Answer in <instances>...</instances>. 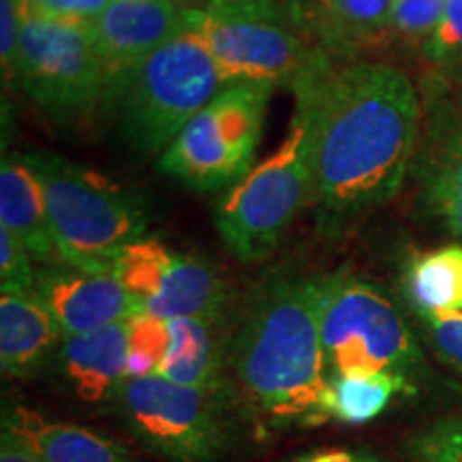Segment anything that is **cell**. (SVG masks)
<instances>
[{
    "label": "cell",
    "instance_id": "cell-25",
    "mask_svg": "<svg viewBox=\"0 0 462 462\" xmlns=\"http://www.w3.org/2000/svg\"><path fill=\"white\" fill-rule=\"evenodd\" d=\"M446 0H394L390 14V32L404 42H429L441 22Z\"/></svg>",
    "mask_w": 462,
    "mask_h": 462
},
{
    "label": "cell",
    "instance_id": "cell-8",
    "mask_svg": "<svg viewBox=\"0 0 462 462\" xmlns=\"http://www.w3.org/2000/svg\"><path fill=\"white\" fill-rule=\"evenodd\" d=\"M274 86L225 84L161 154L159 170L195 190L223 189L251 171Z\"/></svg>",
    "mask_w": 462,
    "mask_h": 462
},
{
    "label": "cell",
    "instance_id": "cell-15",
    "mask_svg": "<svg viewBox=\"0 0 462 462\" xmlns=\"http://www.w3.org/2000/svg\"><path fill=\"white\" fill-rule=\"evenodd\" d=\"M0 225L28 248L34 262L62 263L39 178L24 154H5L0 167Z\"/></svg>",
    "mask_w": 462,
    "mask_h": 462
},
{
    "label": "cell",
    "instance_id": "cell-11",
    "mask_svg": "<svg viewBox=\"0 0 462 462\" xmlns=\"http://www.w3.org/2000/svg\"><path fill=\"white\" fill-rule=\"evenodd\" d=\"M114 276L142 304L143 313L215 323L227 304V291L210 265L178 255L157 240H137L116 257Z\"/></svg>",
    "mask_w": 462,
    "mask_h": 462
},
{
    "label": "cell",
    "instance_id": "cell-22",
    "mask_svg": "<svg viewBox=\"0 0 462 462\" xmlns=\"http://www.w3.org/2000/svg\"><path fill=\"white\" fill-rule=\"evenodd\" d=\"M429 195L439 217L462 238V120L439 143L430 165Z\"/></svg>",
    "mask_w": 462,
    "mask_h": 462
},
{
    "label": "cell",
    "instance_id": "cell-30",
    "mask_svg": "<svg viewBox=\"0 0 462 462\" xmlns=\"http://www.w3.org/2000/svg\"><path fill=\"white\" fill-rule=\"evenodd\" d=\"M114 0H24V7L34 14L56 17V20L90 24Z\"/></svg>",
    "mask_w": 462,
    "mask_h": 462
},
{
    "label": "cell",
    "instance_id": "cell-21",
    "mask_svg": "<svg viewBox=\"0 0 462 462\" xmlns=\"http://www.w3.org/2000/svg\"><path fill=\"white\" fill-rule=\"evenodd\" d=\"M407 296L421 317L462 310V246L421 253L407 270Z\"/></svg>",
    "mask_w": 462,
    "mask_h": 462
},
{
    "label": "cell",
    "instance_id": "cell-6",
    "mask_svg": "<svg viewBox=\"0 0 462 462\" xmlns=\"http://www.w3.org/2000/svg\"><path fill=\"white\" fill-rule=\"evenodd\" d=\"M310 198L309 129L296 112L279 150L253 167L218 204L217 229L236 257L255 262L273 251Z\"/></svg>",
    "mask_w": 462,
    "mask_h": 462
},
{
    "label": "cell",
    "instance_id": "cell-26",
    "mask_svg": "<svg viewBox=\"0 0 462 462\" xmlns=\"http://www.w3.org/2000/svg\"><path fill=\"white\" fill-rule=\"evenodd\" d=\"M424 54L439 67L462 71V0H446L441 22L424 43Z\"/></svg>",
    "mask_w": 462,
    "mask_h": 462
},
{
    "label": "cell",
    "instance_id": "cell-28",
    "mask_svg": "<svg viewBox=\"0 0 462 462\" xmlns=\"http://www.w3.org/2000/svg\"><path fill=\"white\" fill-rule=\"evenodd\" d=\"M424 321L439 357L462 374V310L426 315Z\"/></svg>",
    "mask_w": 462,
    "mask_h": 462
},
{
    "label": "cell",
    "instance_id": "cell-1",
    "mask_svg": "<svg viewBox=\"0 0 462 462\" xmlns=\"http://www.w3.org/2000/svg\"><path fill=\"white\" fill-rule=\"evenodd\" d=\"M309 129L313 199L330 223L390 201L420 126L411 79L383 62H332L291 90Z\"/></svg>",
    "mask_w": 462,
    "mask_h": 462
},
{
    "label": "cell",
    "instance_id": "cell-17",
    "mask_svg": "<svg viewBox=\"0 0 462 462\" xmlns=\"http://www.w3.org/2000/svg\"><path fill=\"white\" fill-rule=\"evenodd\" d=\"M3 429L20 437L45 462H133L131 454L112 439L26 407L5 411Z\"/></svg>",
    "mask_w": 462,
    "mask_h": 462
},
{
    "label": "cell",
    "instance_id": "cell-9",
    "mask_svg": "<svg viewBox=\"0 0 462 462\" xmlns=\"http://www.w3.org/2000/svg\"><path fill=\"white\" fill-rule=\"evenodd\" d=\"M215 394L148 374L126 379L118 402L150 452L167 462H218L231 446V429Z\"/></svg>",
    "mask_w": 462,
    "mask_h": 462
},
{
    "label": "cell",
    "instance_id": "cell-3",
    "mask_svg": "<svg viewBox=\"0 0 462 462\" xmlns=\"http://www.w3.org/2000/svg\"><path fill=\"white\" fill-rule=\"evenodd\" d=\"M42 182L62 263L95 274H114L125 246L143 240L146 208L99 173L50 152H26Z\"/></svg>",
    "mask_w": 462,
    "mask_h": 462
},
{
    "label": "cell",
    "instance_id": "cell-29",
    "mask_svg": "<svg viewBox=\"0 0 462 462\" xmlns=\"http://www.w3.org/2000/svg\"><path fill=\"white\" fill-rule=\"evenodd\" d=\"M22 34V0H0V62L3 78L14 82Z\"/></svg>",
    "mask_w": 462,
    "mask_h": 462
},
{
    "label": "cell",
    "instance_id": "cell-31",
    "mask_svg": "<svg viewBox=\"0 0 462 462\" xmlns=\"http://www.w3.org/2000/svg\"><path fill=\"white\" fill-rule=\"evenodd\" d=\"M0 462H45L9 429L0 432Z\"/></svg>",
    "mask_w": 462,
    "mask_h": 462
},
{
    "label": "cell",
    "instance_id": "cell-7",
    "mask_svg": "<svg viewBox=\"0 0 462 462\" xmlns=\"http://www.w3.org/2000/svg\"><path fill=\"white\" fill-rule=\"evenodd\" d=\"M321 340L328 377L394 373L409 377L420 349L392 300L351 274L321 279Z\"/></svg>",
    "mask_w": 462,
    "mask_h": 462
},
{
    "label": "cell",
    "instance_id": "cell-4",
    "mask_svg": "<svg viewBox=\"0 0 462 462\" xmlns=\"http://www.w3.org/2000/svg\"><path fill=\"white\" fill-rule=\"evenodd\" d=\"M223 84L215 58L187 28L143 62L112 106L125 142L142 154L165 152Z\"/></svg>",
    "mask_w": 462,
    "mask_h": 462
},
{
    "label": "cell",
    "instance_id": "cell-24",
    "mask_svg": "<svg viewBox=\"0 0 462 462\" xmlns=\"http://www.w3.org/2000/svg\"><path fill=\"white\" fill-rule=\"evenodd\" d=\"M404 449L413 462H462V413L420 430Z\"/></svg>",
    "mask_w": 462,
    "mask_h": 462
},
{
    "label": "cell",
    "instance_id": "cell-19",
    "mask_svg": "<svg viewBox=\"0 0 462 462\" xmlns=\"http://www.w3.org/2000/svg\"><path fill=\"white\" fill-rule=\"evenodd\" d=\"M171 345L157 374L187 388L218 392L221 388V351L210 321L173 319Z\"/></svg>",
    "mask_w": 462,
    "mask_h": 462
},
{
    "label": "cell",
    "instance_id": "cell-23",
    "mask_svg": "<svg viewBox=\"0 0 462 462\" xmlns=\"http://www.w3.org/2000/svg\"><path fill=\"white\" fill-rule=\"evenodd\" d=\"M171 345L170 321L142 313L129 321V377L157 374Z\"/></svg>",
    "mask_w": 462,
    "mask_h": 462
},
{
    "label": "cell",
    "instance_id": "cell-32",
    "mask_svg": "<svg viewBox=\"0 0 462 462\" xmlns=\"http://www.w3.org/2000/svg\"><path fill=\"white\" fill-rule=\"evenodd\" d=\"M289 462H385L374 454L356 452V449H321V452H310L293 458Z\"/></svg>",
    "mask_w": 462,
    "mask_h": 462
},
{
    "label": "cell",
    "instance_id": "cell-10",
    "mask_svg": "<svg viewBox=\"0 0 462 462\" xmlns=\"http://www.w3.org/2000/svg\"><path fill=\"white\" fill-rule=\"evenodd\" d=\"M187 28L215 58L225 84L257 82L293 90L337 62L319 45L279 22L189 9Z\"/></svg>",
    "mask_w": 462,
    "mask_h": 462
},
{
    "label": "cell",
    "instance_id": "cell-18",
    "mask_svg": "<svg viewBox=\"0 0 462 462\" xmlns=\"http://www.w3.org/2000/svg\"><path fill=\"white\" fill-rule=\"evenodd\" d=\"M394 0H321L317 43L337 58H349L390 34Z\"/></svg>",
    "mask_w": 462,
    "mask_h": 462
},
{
    "label": "cell",
    "instance_id": "cell-5",
    "mask_svg": "<svg viewBox=\"0 0 462 462\" xmlns=\"http://www.w3.org/2000/svg\"><path fill=\"white\" fill-rule=\"evenodd\" d=\"M14 82L56 125H73L106 101V69L88 24L34 14L22 0Z\"/></svg>",
    "mask_w": 462,
    "mask_h": 462
},
{
    "label": "cell",
    "instance_id": "cell-13",
    "mask_svg": "<svg viewBox=\"0 0 462 462\" xmlns=\"http://www.w3.org/2000/svg\"><path fill=\"white\" fill-rule=\"evenodd\" d=\"M34 291L48 306L65 337L131 321L143 309L114 274H95L67 263L37 270Z\"/></svg>",
    "mask_w": 462,
    "mask_h": 462
},
{
    "label": "cell",
    "instance_id": "cell-16",
    "mask_svg": "<svg viewBox=\"0 0 462 462\" xmlns=\"http://www.w3.org/2000/svg\"><path fill=\"white\" fill-rule=\"evenodd\" d=\"M65 338L37 291L0 296V366L9 377H26L42 366L58 340Z\"/></svg>",
    "mask_w": 462,
    "mask_h": 462
},
{
    "label": "cell",
    "instance_id": "cell-34",
    "mask_svg": "<svg viewBox=\"0 0 462 462\" xmlns=\"http://www.w3.org/2000/svg\"><path fill=\"white\" fill-rule=\"evenodd\" d=\"M460 79H462V71H460Z\"/></svg>",
    "mask_w": 462,
    "mask_h": 462
},
{
    "label": "cell",
    "instance_id": "cell-2",
    "mask_svg": "<svg viewBox=\"0 0 462 462\" xmlns=\"http://www.w3.org/2000/svg\"><path fill=\"white\" fill-rule=\"evenodd\" d=\"M234 366L253 407L279 426L328 421L321 279L270 285L242 321Z\"/></svg>",
    "mask_w": 462,
    "mask_h": 462
},
{
    "label": "cell",
    "instance_id": "cell-33",
    "mask_svg": "<svg viewBox=\"0 0 462 462\" xmlns=\"http://www.w3.org/2000/svg\"><path fill=\"white\" fill-rule=\"evenodd\" d=\"M176 3L180 5V7H184V9H193V5L204 3V0H176ZM208 3H210V0H208Z\"/></svg>",
    "mask_w": 462,
    "mask_h": 462
},
{
    "label": "cell",
    "instance_id": "cell-14",
    "mask_svg": "<svg viewBox=\"0 0 462 462\" xmlns=\"http://www.w3.org/2000/svg\"><path fill=\"white\" fill-rule=\"evenodd\" d=\"M60 366L82 401L106 402L114 396L118 398L129 379V321L65 337Z\"/></svg>",
    "mask_w": 462,
    "mask_h": 462
},
{
    "label": "cell",
    "instance_id": "cell-27",
    "mask_svg": "<svg viewBox=\"0 0 462 462\" xmlns=\"http://www.w3.org/2000/svg\"><path fill=\"white\" fill-rule=\"evenodd\" d=\"M37 270L32 255L7 227L0 225V285L3 291H34Z\"/></svg>",
    "mask_w": 462,
    "mask_h": 462
},
{
    "label": "cell",
    "instance_id": "cell-20",
    "mask_svg": "<svg viewBox=\"0 0 462 462\" xmlns=\"http://www.w3.org/2000/svg\"><path fill=\"white\" fill-rule=\"evenodd\" d=\"M411 394L413 383L404 374H332L328 377L326 415L328 421L346 426H362L373 421L388 409L396 394Z\"/></svg>",
    "mask_w": 462,
    "mask_h": 462
},
{
    "label": "cell",
    "instance_id": "cell-12",
    "mask_svg": "<svg viewBox=\"0 0 462 462\" xmlns=\"http://www.w3.org/2000/svg\"><path fill=\"white\" fill-rule=\"evenodd\" d=\"M187 14L176 0H114L90 22L92 42L106 69L103 103L114 106L143 62L187 31Z\"/></svg>",
    "mask_w": 462,
    "mask_h": 462
}]
</instances>
